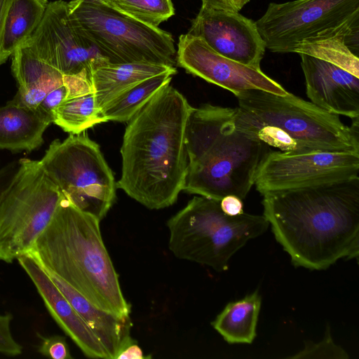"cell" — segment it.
<instances>
[{
    "mask_svg": "<svg viewBox=\"0 0 359 359\" xmlns=\"http://www.w3.org/2000/svg\"><path fill=\"white\" fill-rule=\"evenodd\" d=\"M264 216L295 266L358 259L359 177L262 195Z\"/></svg>",
    "mask_w": 359,
    "mask_h": 359,
    "instance_id": "1",
    "label": "cell"
},
{
    "mask_svg": "<svg viewBox=\"0 0 359 359\" xmlns=\"http://www.w3.org/2000/svg\"><path fill=\"white\" fill-rule=\"evenodd\" d=\"M191 109L168 84L128 122L116 187L149 209L172 205L183 190L188 164L185 133Z\"/></svg>",
    "mask_w": 359,
    "mask_h": 359,
    "instance_id": "2",
    "label": "cell"
},
{
    "mask_svg": "<svg viewBox=\"0 0 359 359\" xmlns=\"http://www.w3.org/2000/svg\"><path fill=\"white\" fill-rule=\"evenodd\" d=\"M188 164L183 190L220 201L244 199L258 166L271 150L239 108L205 104L192 107L185 133Z\"/></svg>",
    "mask_w": 359,
    "mask_h": 359,
    "instance_id": "3",
    "label": "cell"
},
{
    "mask_svg": "<svg viewBox=\"0 0 359 359\" xmlns=\"http://www.w3.org/2000/svg\"><path fill=\"white\" fill-rule=\"evenodd\" d=\"M100 222L65 197L28 253L97 308L128 318L130 305L102 241Z\"/></svg>",
    "mask_w": 359,
    "mask_h": 359,
    "instance_id": "4",
    "label": "cell"
},
{
    "mask_svg": "<svg viewBox=\"0 0 359 359\" xmlns=\"http://www.w3.org/2000/svg\"><path fill=\"white\" fill-rule=\"evenodd\" d=\"M269 225L264 215L229 216L219 201L194 196L167 222L169 249L178 259L224 271L231 257Z\"/></svg>",
    "mask_w": 359,
    "mask_h": 359,
    "instance_id": "5",
    "label": "cell"
},
{
    "mask_svg": "<svg viewBox=\"0 0 359 359\" xmlns=\"http://www.w3.org/2000/svg\"><path fill=\"white\" fill-rule=\"evenodd\" d=\"M238 107L255 121L290 135L303 152L359 154V121L346 126L339 116L290 93L278 95L250 89L235 95Z\"/></svg>",
    "mask_w": 359,
    "mask_h": 359,
    "instance_id": "6",
    "label": "cell"
},
{
    "mask_svg": "<svg viewBox=\"0 0 359 359\" xmlns=\"http://www.w3.org/2000/svg\"><path fill=\"white\" fill-rule=\"evenodd\" d=\"M68 4L82 33L109 62L176 65L170 33L129 16L107 0H72Z\"/></svg>",
    "mask_w": 359,
    "mask_h": 359,
    "instance_id": "7",
    "label": "cell"
},
{
    "mask_svg": "<svg viewBox=\"0 0 359 359\" xmlns=\"http://www.w3.org/2000/svg\"><path fill=\"white\" fill-rule=\"evenodd\" d=\"M64 198L39 160L21 158L0 202V260L28 253Z\"/></svg>",
    "mask_w": 359,
    "mask_h": 359,
    "instance_id": "8",
    "label": "cell"
},
{
    "mask_svg": "<svg viewBox=\"0 0 359 359\" xmlns=\"http://www.w3.org/2000/svg\"><path fill=\"white\" fill-rule=\"evenodd\" d=\"M39 161L73 205L99 220L106 216L116 199V182L99 144L86 131L54 140Z\"/></svg>",
    "mask_w": 359,
    "mask_h": 359,
    "instance_id": "9",
    "label": "cell"
},
{
    "mask_svg": "<svg viewBox=\"0 0 359 359\" xmlns=\"http://www.w3.org/2000/svg\"><path fill=\"white\" fill-rule=\"evenodd\" d=\"M358 172L359 154L270 150L258 166L254 184L264 195L346 180L359 177Z\"/></svg>",
    "mask_w": 359,
    "mask_h": 359,
    "instance_id": "10",
    "label": "cell"
},
{
    "mask_svg": "<svg viewBox=\"0 0 359 359\" xmlns=\"http://www.w3.org/2000/svg\"><path fill=\"white\" fill-rule=\"evenodd\" d=\"M359 13V0H294L270 3L257 28L274 53H292L300 41Z\"/></svg>",
    "mask_w": 359,
    "mask_h": 359,
    "instance_id": "11",
    "label": "cell"
},
{
    "mask_svg": "<svg viewBox=\"0 0 359 359\" xmlns=\"http://www.w3.org/2000/svg\"><path fill=\"white\" fill-rule=\"evenodd\" d=\"M64 75L92 70L107 60L82 33L72 18L68 2H48L44 15L25 46Z\"/></svg>",
    "mask_w": 359,
    "mask_h": 359,
    "instance_id": "12",
    "label": "cell"
},
{
    "mask_svg": "<svg viewBox=\"0 0 359 359\" xmlns=\"http://www.w3.org/2000/svg\"><path fill=\"white\" fill-rule=\"evenodd\" d=\"M176 64L187 72L226 89L234 95L250 89L278 95L289 93L261 69L227 58L214 50L201 38L189 33L179 38Z\"/></svg>",
    "mask_w": 359,
    "mask_h": 359,
    "instance_id": "13",
    "label": "cell"
},
{
    "mask_svg": "<svg viewBox=\"0 0 359 359\" xmlns=\"http://www.w3.org/2000/svg\"><path fill=\"white\" fill-rule=\"evenodd\" d=\"M187 33L227 58L260 69L265 42L255 22L238 12L201 8Z\"/></svg>",
    "mask_w": 359,
    "mask_h": 359,
    "instance_id": "14",
    "label": "cell"
},
{
    "mask_svg": "<svg viewBox=\"0 0 359 359\" xmlns=\"http://www.w3.org/2000/svg\"><path fill=\"white\" fill-rule=\"evenodd\" d=\"M299 55L311 102L330 113L358 118L359 77L330 62Z\"/></svg>",
    "mask_w": 359,
    "mask_h": 359,
    "instance_id": "15",
    "label": "cell"
},
{
    "mask_svg": "<svg viewBox=\"0 0 359 359\" xmlns=\"http://www.w3.org/2000/svg\"><path fill=\"white\" fill-rule=\"evenodd\" d=\"M35 285L50 316L83 353L91 358L109 359L100 340L29 253L17 258Z\"/></svg>",
    "mask_w": 359,
    "mask_h": 359,
    "instance_id": "16",
    "label": "cell"
},
{
    "mask_svg": "<svg viewBox=\"0 0 359 359\" xmlns=\"http://www.w3.org/2000/svg\"><path fill=\"white\" fill-rule=\"evenodd\" d=\"M359 13L298 43L292 53L334 64L359 77Z\"/></svg>",
    "mask_w": 359,
    "mask_h": 359,
    "instance_id": "17",
    "label": "cell"
},
{
    "mask_svg": "<svg viewBox=\"0 0 359 359\" xmlns=\"http://www.w3.org/2000/svg\"><path fill=\"white\" fill-rule=\"evenodd\" d=\"M48 276L95 333L106 351L109 359H116L123 347L132 339L130 318H122L97 308L76 290L55 273L46 271Z\"/></svg>",
    "mask_w": 359,
    "mask_h": 359,
    "instance_id": "18",
    "label": "cell"
},
{
    "mask_svg": "<svg viewBox=\"0 0 359 359\" xmlns=\"http://www.w3.org/2000/svg\"><path fill=\"white\" fill-rule=\"evenodd\" d=\"M65 99L53 111V123L69 134L78 135L104 122L97 104L90 74L87 70L64 75Z\"/></svg>",
    "mask_w": 359,
    "mask_h": 359,
    "instance_id": "19",
    "label": "cell"
},
{
    "mask_svg": "<svg viewBox=\"0 0 359 359\" xmlns=\"http://www.w3.org/2000/svg\"><path fill=\"white\" fill-rule=\"evenodd\" d=\"M51 116L13 102L0 107V149L30 152L41 147Z\"/></svg>",
    "mask_w": 359,
    "mask_h": 359,
    "instance_id": "20",
    "label": "cell"
},
{
    "mask_svg": "<svg viewBox=\"0 0 359 359\" xmlns=\"http://www.w3.org/2000/svg\"><path fill=\"white\" fill-rule=\"evenodd\" d=\"M167 72L175 67L149 62L113 63L105 60L91 72L90 79L97 104L101 110L139 83Z\"/></svg>",
    "mask_w": 359,
    "mask_h": 359,
    "instance_id": "21",
    "label": "cell"
},
{
    "mask_svg": "<svg viewBox=\"0 0 359 359\" xmlns=\"http://www.w3.org/2000/svg\"><path fill=\"white\" fill-rule=\"evenodd\" d=\"M261 304L262 298L255 291L229 303L211 324L227 343L250 344L257 336Z\"/></svg>",
    "mask_w": 359,
    "mask_h": 359,
    "instance_id": "22",
    "label": "cell"
},
{
    "mask_svg": "<svg viewBox=\"0 0 359 359\" xmlns=\"http://www.w3.org/2000/svg\"><path fill=\"white\" fill-rule=\"evenodd\" d=\"M48 0H13L6 21L1 61L5 63L30 39L46 12Z\"/></svg>",
    "mask_w": 359,
    "mask_h": 359,
    "instance_id": "23",
    "label": "cell"
},
{
    "mask_svg": "<svg viewBox=\"0 0 359 359\" xmlns=\"http://www.w3.org/2000/svg\"><path fill=\"white\" fill-rule=\"evenodd\" d=\"M11 71L18 90L35 88L48 94L63 83V74L26 46L18 48L12 55Z\"/></svg>",
    "mask_w": 359,
    "mask_h": 359,
    "instance_id": "24",
    "label": "cell"
},
{
    "mask_svg": "<svg viewBox=\"0 0 359 359\" xmlns=\"http://www.w3.org/2000/svg\"><path fill=\"white\" fill-rule=\"evenodd\" d=\"M173 72L149 78L130 88L101 110L104 122H128L165 86L170 83Z\"/></svg>",
    "mask_w": 359,
    "mask_h": 359,
    "instance_id": "25",
    "label": "cell"
},
{
    "mask_svg": "<svg viewBox=\"0 0 359 359\" xmlns=\"http://www.w3.org/2000/svg\"><path fill=\"white\" fill-rule=\"evenodd\" d=\"M109 2L129 16L156 27L175 14L172 0H113Z\"/></svg>",
    "mask_w": 359,
    "mask_h": 359,
    "instance_id": "26",
    "label": "cell"
},
{
    "mask_svg": "<svg viewBox=\"0 0 359 359\" xmlns=\"http://www.w3.org/2000/svg\"><path fill=\"white\" fill-rule=\"evenodd\" d=\"M246 115L249 118L252 130L256 134L257 138L262 142L269 146L278 148L283 152L304 153L297 142L280 128L261 124L255 121L247 114Z\"/></svg>",
    "mask_w": 359,
    "mask_h": 359,
    "instance_id": "27",
    "label": "cell"
},
{
    "mask_svg": "<svg viewBox=\"0 0 359 359\" xmlns=\"http://www.w3.org/2000/svg\"><path fill=\"white\" fill-rule=\"evenodd\" d=\"M290 358H339L347 359L348 355L339 346L334 344L330 335V327H327L323 339L318 343L307 341L300 352Z\"/></svg>",
    "mask_w": 359,
    "mask_h": 359,
    "instance_id": "28",
    "label": "cell"
},
{
    "mask_svg": "<svg viewBox=\"0 0 359 359\" xmlns=\"http://www.w3.org/2000/svg\"><path fill=\"white\" fill-rule=\"evenodd\" d=\"M41 339V344L38 351L41 355L53 359H72L68 345L65 338L54 335L44 337L38 334Z\"/></svg>",
    "mask_w": 359,
    "mask_h": 359,
    "instance_id": "29",
    "label": "cell"
},
{
    "mask_svg": "<svg viewBox=\"0 0 359 359\" xmlns=\"http://www.w3.org/2000/svg\"><path fill=\"white\" fill-rule=\"evenodd\" d=\"M12 319L11 313L0 315V353L17 356L22 353V347L15 340L11 333Z\"/></svg>",
    "mask_w": 359,
    "mask_h": 359,
    "instance_id": "30",
    "label": "cell"
},
{
    "mask_svg": "<svg viewBox=\"0 0 359 359\" xmlns=\"http://www.w3.org/2000/svg\"><path fill=\"white\" fill-rule=\"evenodd\" d=\"M67 94V89L64 84L51 90L37 107L40 111L50 115L53 118V110L63 102Z\"/></svg>",
    "mask_w": 359,
    "mask_h": 359,
    "instance_id": "31",
    "label": "cell"
},
{
    "mask_svg": "<svg viewBox=\"0 0 359 359\" xmlns=\"http://www.w3.org/2000/svg\"><path fill=\"white\" fill-rule=\"evenodd\" d=\"M203 8L238 12L250 0H201Z\"/></svg>",
    "mask_w": 359,
    "mask_h": 359,
    "instance_id": "32",
    "label": "cell"
},
{
    "mask_svg": "<svg viewBox=\"0 0 359 359\" xmlns=\"http://www.w3.org/2000/svg\"><path fill=\"white\" fill-rule=\"evenodd\" d=\"M222 210L227 215L236 216L243 213L242 199L234 195L224 196L220 201Z\"/></svg>",
    "mask_w": 359,
    "mask_h": 359,
    "instance_id": "33",
    "label": "cell"
},
{
    "mask_svg": "<svg viewBox=\"0 0 359 359\" xmlns=\"http://www.w3.org/2000/svg\"><path fill=\"white\" fill-rule=\"evenodd\" d=\"M142 359L145 358L143 351L133 338L123 347L116 359Z\"/></svg>",
    "mask_w": 359,
    "mask_h": 359,
    "instance_id": "34",
    "label": "cell"
},
{
    "mask_svg": "<svg viewBox=\"0 0 359 359\" xmlns=\"http://www.w3.org/2000/svg\"><path fill=\"white\" fill-rule=\"evenodd\" d=\"M13 0H0V65H1V50L7 15Z\"/></svg>",
    "mask_w": 359,
    "mask_h": 359,
    "instance_id": "35",
    "label": "cell"
},
{
    "mask_svg": "<svg viewBox=\"0 0 359 359\" xmlns=\"http://www.w3.org/2000/svg\"><path fill=\"white\" fill-rule=\"evenodd\" d=\"M7 183H6L5 185H0V202L2 200V198H3L4 196V194L6 192V189Z\"/></svg>",
    "mask_w": 359,
    "mask_h": 359,
    "instance_id": "36",
    "label": "cell"
},
{
    "mask_svg": "<svg viewBox=\"0 0 359 359\" xmlns=\"http://www.w3.org/2000/svg\"><path fill=\"white\" fill-rule=\"evenodd\" d=\"M107 1H113V0H107Z\"/></svg>",
    "mask_w": 359,
    "mask_h": 359,
    "instance_id": "37",
    "label": "cell"
}]
</instances>
